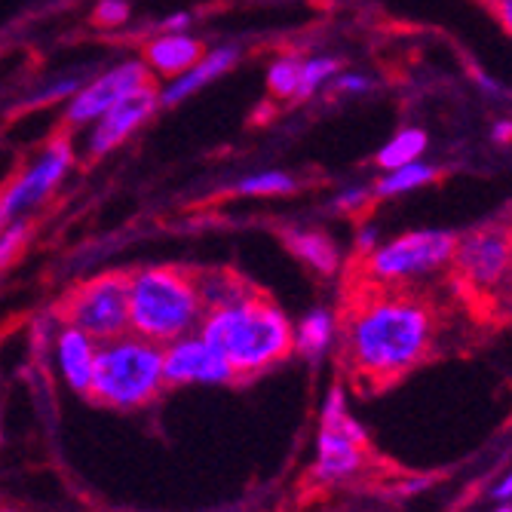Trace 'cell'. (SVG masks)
<instances>
[{"label":"cell","mask_w":512,"mask_h":512,"mask_svg":"<svg viewBox=\"0 0 512 512\" xmlns=\"http://www.w3.org/2000/svg\"><path fill=\"white\" fill-rule=\"evenodd\" d=\"M163 375L166 387H227L240 381L230 362L200 332L163 344Z\"/></svg>","instance_id":"cell-11"},{"label":"cell","mask_w":512,"mask_h":512,"mask_svg":"<svg viewBox=\"0 0 512 512\" xmlns=\"http://www.w3.org/2000/svg\"><path fill=\"white\" fill-rule=\"evenodd\" d=\"M491 512H512V503H497Z\"/></svg>","instance_id":"cell-27"},{"label":"cell","mask_w":512,"mask_h":512,"mask_svg":"<svg viewBox=\"0 0 512 512\" xmlns=\"http://www.w3.org/2000/svg\"><path fill=\"white\" fill-rule=\"evenodd\" d=\"M424 145H427V135L424 132H417V129H405L399 132L393 142L378 154V166L393 172V169H402L408 163H414L417 157L424 154Z\"/></svg>","instance_id":"cell-18"},{"label":"cell","mask_w":512,"mask_h":512,"mask_svg":"<svg viewBox=\"0 0 512 512\" xmlns=\"http://www.w3.org/2000/svg\"><path fill=\"white\" fill-rule=\"evenodd\" d=\"M203 313L206 304L194 270L151 264L129 273V332L163 347L197 332Z\"/></svg>","instance_id":"cell-3"},{"label":"cell","mask_w":512,"mask_h":512,"mask_svg":"<svg viewBox=\"0 0 512 512\" xmlns=\"http://www.w3.org/2000/svg\"><path fill=\"white\" fill-rule=\"evenodd\" d=\"M442 344V304L421 286H381L347 276L338 310V347L347 375L362 390H384Z\"/></svg>","instance_id":"cell-1"},{"label":"cell","mask_w":512,"mask_h":512,"mask_svg":"<svg viewBox=\"0 0 512 512\" xmlns=\"http://www.w3.org/2000/svg\"><path fill=\"white\" fill-rule=\"evenodd\" d=\"M298 188V181L286 172H255L237 184L243 197H283Z\"/></svg>","instance_id":"cell-19"},{"label":"cell","mask_w":512,"mask_h":512,"mask_svg":"<svg viewBox=\"0 0 512 512\" xmlns=\"http://www.w3.org/2000/svg\"><path fill=\"white\" fill-rule=\"evenodd\" d=\"M448 283L485 316L512 304V224L506 218H494L457 237Z\"/></svg>","instance_id":"cell-4"},{"label":"cell","mask_w":512,"mask_h":512,"mask_svg":"<svg viewBox=\"0 0 512 512\" xmlns=\"http://www.w3.org/2000/svg\"><path fill=\"white\" fill-rule=\"evenodd\" d=\"M59 319L99 344L129 332V273L102 270L77 283L59 304Z\"/></svg>","instance_id":"cell-8"},{"label":"cell","mask_w":512,"mask_h":512,"mask_svg":"<svg viewBox=\"0 0 512 512\" xmlns=\"http://www.w3.org/2000/svg\"><path fill=\"white\" fill-rule=\"evenodd\" d=\"M237 62H240V50H234V46H221V50L203 53L200 62H197L194 68H188L184 74L172 77V80L157 92L160 105H178V102H184V99H191L194 92H200V89H206L212 80L224 77Z\"/></svg>","instance_id":"cell-15"},{"label":"cell","mask_w":512,"mask_h":512,"mask_svg":"<svg viewBox=\"0 0 512 512\" xmlns=\"http://www.w3.org/2000/svg\"><path fill=\"white\" fill-rule=\"evenodd\" d=\"M439 172L436 169H430V166H414V163H408V166H402V169H393L378 188H375V194L378 197H393V194H402V191H408V188H421V184H427V181H433Z\"/></svg>","instance_id":"cell-21"},{"label":"cell","mask_w":512,"mask_h":512,"mask_svg":"<svg viewBox=\"0 0 512 512\" xmlns=\"http://www.w3.org/2000/svg\"><path fill=\"white\" fill-rule=\"evenodd\" d=\"M338 344V313L329 307H313L295 322V356L319 362Z\"/></svg>","instance_id":"cell-16"},{"label":"cell","mask_w":512,"mask_h":512,"mask_svg":"<svg viewBox=\"0 0 512 512\" xmlns=\"http://www.w3.org/2000/svg\"><path fill=\"white\" fill-rule=\"evenodd\" d=\"M332 74H338V62L335 59H307L301 65V80H298V102L313 96V92L329 80Z\"/></svg>","instance_id":"cell-23"},{"label":"cell","mask_w":512,"mask_h":512,"mask_svg":"<svg viewBox=\"0 0 512 512\" xmlns=\"http://www.w3.org/2000/svg\"><path fill=\"white\" fill-rule=\"evenodd\" d=\"M289 252L304 261L310 270H316L319 276H335L341 270V252L335 246V240L329 234H322V230H304V227H295V230H286L283 234Z\"/></svg>","instance_id":"cell-17"},{"label":"cell","mask_w":512,"mask_h":512,"mask_svg":"<svg viewBox=\"0 0 512 512\" xmlns=\"http://www.w3.org/2000/svg\"><path fill=\"white\" fill-rule=\"evenodd\" d=\"M50 353H53V371H56V378L62 381V387L68 393H74V396H89L92 371H96L99 341L59 319L56 335L50 341Z\"/></svg>","instance_id":"cell-13"},{"label":"cell","mask_w":512,"mask_h":512,"mask_svg":"<svg viewBox=\"0 0 512 512\" xmlns=\"http://www.w3.org/2000/svg\"><path fill=\"white\" fill-rule=\"evenodd\" d=\"M7 221H10V218L4 215V209H0V230H4V224H7Z\"/></svg>","instance_id":"cell-28"},{"label":"cell","mask_w":512,"mask_h":512,"mask_svg":"<svg viewBox=\"0 0 512 512\" xmlns=\"http://www.w3.org/2000/svg\"><path fill=\"white\" fill-rule=\"evenodd\" d=\"M237 371V378H255L295 353V325L286 310L258 289H246L203 313L197 329Z\"/></svg>","instance_id":"cell-2"},{"label":"cell","mask_w":512,"mask_h":512,"mask_svg":"<svg viewBox=\"0 0 512 512\" xmlns=\"http://www.w3.org/2000/svg\"><path fill=\"white\" fill-rule=\"evenodd\" d=\"M166 390L163 347L126 332L99 344L89 399L114 411H138Z\"/></svg>","instance_id":"cell-5"},{"label":"cell","mask_w":512,"mask_h":512,"mask_svg":"<svg viewBox=\"0 0 512 512\" xmlns=\"http://www.w3.org/2000/svg\"><path fill=\"white\" fill-rule=\"evenodd\" d=\"M0 512H19V509H13V506H0Z\"/></svg>","instance_id":"cell-30"},{"label":"cell","mask_w":512,"mask_h":512,"mask_svg":"<svg viewBox=\"0 0 512 512\" xmlns=\"http://www.w3.org/2000/svg\"><path fill=\"white\" fill-rule=\"evenodd\" d=\"M191 22V16L188 13H178V16H169L166 22H163V31H184V25Z\"/></svg>","instance_id":"cell-26"},{"label":"cell","mask_w":512,"mask_h":512,"mask_svg":"<svg viewBox=\"0 0 512 512\" xmlns=\"http://www.w3.org/2000/svg\"><path fill=\"white\" fill-rule=\"evenodd\" d=\"M503 218H506V221H509V224H512V206H509V209H506V215H503Z\"/></svg>","instance_id":"cell-29"},{"label":"cell","mask_w":512,"mask_h":512,"mask_svg":"<svg viewBox=\"0 0 512 512\" xmlns=\"http://www.w3.org/2000/svg\"><path fill=\"white\" fill-rule=\"evenodd\" d=\"M301 59L298 56H279L267 71V86L276 99H298V80H301Z\"/></svg>","instance_id":"cell-20"},{"label":"cell","mask_w":512,"mask_h":512,"mask_svg":"<svg viewBox=\"0 0 512 512\" xmlns=\"http://www.w3.org/2000/svg\"><path fill=\"white\" fill-rule=\"evenodd\" d=\"M457 234L445 230H417V234L396 237L393 243L371 246L359 252L350 276L381 286H417L436 273H448Z\"/></svg>","instance_id":"cell-6"},{"label":"cell","mask_w":512,"mask_h":512,"mask_svg":"<svg viewBox=\"0 0 512 512\" xmlns=\"http://www.w3.org/2000/svg\"><path fill=\"white\" fill-rule=\"evenodd\" d=\"M129 19V0H99L92 10V22L99 28H120Z\"/></svg>","instance_id":"cell-24"},{"label":"cell","mask_w":512,"mask_h":512,"mask_svg":"<svg viewBox=\"0 0 512 512\" xmlns=\"http://www.w3.org/2000/svg\"><path fill=\"white\" fill-rule=\"evenodd\" d=\"M157 105H160L157 89L145 86V89H138L135 96H129L126 102H120L117 108H111L105 117H99L96 123L89 126L86 145H83L86 157L96 160V157H105L114 148H120L126 138L157 111Z\"/></svg>","instance_id":"cell-12"},{"label":"cell","mask_w":512,"mask_h":512,"mask_svg":"<svg viewBox=\"0 0 512 512\" xmlns=\"http://www.w3.org/2000/svg\"><path fill=\"white\" fill-rule=\"evenodd\" d=\"M368 460V433L353 417L347 390L335 384L322 399L319 430L313 445L310 479L319 488H335L356 479Z\"/></svg>","instance_id":"cell-7"},{"label":"cell","mask_w":512,"mask_h":512,"mask_svg":"<svg viewBox=\"0 0 512 512\" xmlns=\"http://www.w3.org/2000/svg\"><path fill=\"white\" fill-rule=\"evenodd\" d=\"M74 142L68 135H56L50 145H46L4 191H0V209L4 215L13 218H25L28 212H34L43 200H50L56 194V188L65 181V175L74 166Z\"/></svg>","instance_id":"cell-9"},{"label":"cell","mask_w":512,"mask_h":512,"mask_svg":"<svg viewBox=\"0 0 512 512\" xmlns=\"http://www.w3.org/2000/svg\"><path fill=\"white\" fill-rule=\"evenodd\" d=\"M31 237V224L25 218H13L0 230V270H7L28 246Z\"/></svg>","instance_id":"cell-22"},{"label":"cell","mask_w":512,"mask_h":512,"mask_svg":"<svg viewBox=\"0 0 512 512\" xmlns=\"http://www.w3.org/2000/svg\"><path fill=\"white\" fill-rule=\"evenodd\" d=\"M491 497H494L497 503H512V470L500 476V482L491 488Z\"/></svg>","instance_id":"cell-25"},{"label":"cell","mask_w":512,"mask_h":512,"mask_svg":"<svg viewBox=\"0 0 512 512\" xmlns=\"http://www.w3.org/2000/svg\"><path fill=\"white\" fill-rule=\"evenodd\" d=\"M151 71L142 59H126L108 71H102L99 77L86 80L74 96L68 99L65 108V123L68 126H92L99 117H105L111 108H117L120 102H126L129 96H135L138 89L151 86Z\"/></svg>","instance_id":"cell-10"},{"label":"cell","mask_w":512,"mask_h":512,"mask_svg":"<svg viewBox=\"0 0 512 512\" xmlns=\"http://www.w3.org/2000/svg\"><path fill=\"white\" fill-rule=\"evenodd\" d=\"M203 40L191 37L184 31H163L157 34L148 46H145V56L142 62L148 65V71L154 77H178L188 68H194L203 56Z\"/></svg>","instance_id":"cell-14"}]
</instances>
